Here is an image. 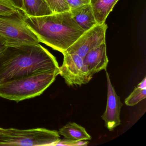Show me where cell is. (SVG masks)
<instances>
[{"label":"cell","mask_w":146,"mask_h":146,"mask_svg":"<svg viewBox=\"0 0 146 146\" xmlns=\"http://www.w3.org/2000/svg\"><path fill=\"white\" fill-rule=\"evenodd\" d=\"M58 75V72H44L0 84V97L18 102L39 96Z\"/></svg>","instance_id":"cell-3"},{"label":"cell","mask_w":146,"mask_h":146,"mask_svg":"<svg viewBox=\"0 0 146 146\" xmlns=\"http://www.w3.org/2000/svg\"><path fill=\"white\" fill-rule=\"evenodd\" d=\"M70 9L90 4V0H66Z\"/></svg>","instance_id":"cell-18"},{"label":"cell","mask_w":146,"mask_h":146,"mask_svg":"<svg viewBox=\"0 0 146 146\" xmlns=\"http://www.w3.org/2000/svg\"><path fill=\"white\" fill-rule=\"evenodd\" d=\"M88 142L86 141H75L64 138L54 144V146H87Z\"/></svg>","instance_id":"cell-17"},{"label":"cell","mask_w":146,"mask_h":146,"mask_svg":"<svg viewBox=\"0 0 146 146\" xmlns=\"http://www.w3.org/2000/svg\"><path fill=\"white\" fill-rule=\"evenodd\" d=\"M23 19L40 42L62 54L85 32L70 11L40 17L23 14Z\"/></svg>","instance_id":"cell-2"},{"label":"cell","mask_w":146,"mask_h":146,"mask_svg":"<svg viewBox=\"0 0 146 146\" xmlns=\"http://www.w3.org/2000/svg\"><path fill=\"white\" fill-rule=\"evenodd\" d=\"M8 46L7 41L4 37L0 36V54Z\"/></svg>","instance_id":"cell-19"},{"label":"cell","mask_w":146,"mask_h":146,"mask_svg":"<svg viewBox=\"0 0 146 146\" xmlns=\"http://www.w3.org/2000/svg\"><path fill=\"white\" fill-rule=\"evenodd\" d=\"M84 63L92 75L106 70L108 63L106 42L88 52L84 57Z\"/></svg>","instance_id":"cell-9"},{"label":"cell","mask_w":146,"mask_h":146,"mask_svg":"<svg viewBox=\"0 0 146 146\" xmlns=\"http://www.w3.org/2000/svg\"><path fill=\"white\" fill-rule=\"evenodd\" d=\"M60 140L56 130L44 128L20 130L0 128V146H54Z\"/></svg>","instance_id":"cell-4"},{"label":"cell","mask_w":146,"mask_h":146,"mask_svg":"<svg viewBox=\"0 0 146 146\" xmlns=\"http://www.w3.org/2000/svg\"><path fill=\"white\" fill-rule=\"evenodd\" d=\"M23 13L10 0H0V15L9 16Z\"/></svg>","instance_id":"cell-15"},{"label":"cell","mask_w":146,"mask_h":146,"mask_svg":"<svg viewBox=\"0 0 146 146\" xmlns=\"http://www.w3.org/2000/svg\"><path fill=\"white\" fill-rule=\"evenodd\" d=\"M146 97V78L142 81L132 93L125 99V103L129 106H134Z\"/></svg>","instance_id":"cell-14"},{"label":"cell","mask_w":146,"mask_h":146,"mask_svg":"<svg viewBox=\"0 0 146 146\" xmlns=\"http://www.w3.org/2000/svg\"><path fill=\"white\" fill-rule=\"evenodd\" d=\"M56 58L40 43L7 46L0 54V84L40 72H58Z\"/></svg>","instance_id":"cell-1"},{"label":"cell","mask_w":146,"mask_h":146,"mask_svg":"<svg viewBox=\"0 0 146 146\" xmlns=\"http://www.w3.org/2000/svg\"><path fill=\"white\" fill-rule=\"evenodd\" d=\"M53 13L69 11L70 8L66 0H45Z\"/></svg>","instance_id":"cell-16"},{"label":"cell","mask_w":146,"mask_h":146,"mask_svg":"<svg viewBox=\"0 0 146 146\" xmlns=\"http://www.w3.org/2000/svg\"><path fill=\"white\" fill-rule=\"evenodd\" d=\"M106 74L107 80V102L106 111L102 116V118L105 121V126L112 131L121 124L120 114L123 104L112 84L109 74L106 71Z\"/></svg>","instance_id":"cell-8"},{"label":"cell","mask_w":146,"mask_h":146,"mask_svg":"<svg viewBox=\"0 0 146 146\" xmlns=\"http://www.w3.org/2000/svg\"><path fill=\"white\" fill-rule=\"evenodd\" d=\"M24 14L0 15V36L7 40L8 46L40 43L37 36L23 19Z\"/></svg>","instance_id":"cell-5"},{"label":"cell","mask_w":146,"mask_h":146,"mask_svg":"<svg viewBox=\"0 0 146 146\" xmlns=\"http://www.w3.org/2000/svg\"><path fill=\"white\" fill-rule=\"evenodd\" d=\"M118 1L90 0V5L97 24L105 23L108 16Z\"/></svg>","instance_id":"cell-11"},{"label":"cell","mask_w":146,"mask_h":146,"mask_svg":"<svg viewBox=\"0 0 146 146\" xmlns=\"http://www.w3.org/2000/svg\"><path fill=\"white\" fill-rule=\"evenodd\" d=\"M107 28L106 23L96 25L85 31L66 50V52L78 54L83 58L90 50L106 42V31Z\"/></svg>","instance_id":"cell-7"},{"label":"cell","mask_w":146,"mask_h":146,"mask_svg":"<svg viewBox=\"0 0 146 146\" xmlns=\"http://www.w3.org/2000/svg\"><path fill=\"white\" fill-rule=\"evenodd\" d=\"M73 19L86 31L97 25L90 4L70 9Z\"/></svg>","instance_id":"cell-10"},{"label":"cell","mask_w":146,"mask_h":146,"mask_svg":"<svg viewBox=\"0 0 146 146\" xmlns=\"http://www.w3.org/2000/svg\"><path fill=\"white\" fill-rule=\"evenodd\" d=\"M23 12V0H10Z\"/></svg>","instance_id":"cell-20"},{"label":"cell","mask_w":146,"mask_h":146,"mask_svg":"<svg viewBox=\"0 0 146 146\" xmlns=\"http://www.w3.org/2000/svg\"><path fill=\"white\" fill-rule=\"evenodd\" d=\"M64 61L59 67L58 74L69 86H81L89 82L93 75L88 70L83 60L79 55L67 52L63 53Z\"/></svg>","instance_id":"cell-6"},{"label":"cell","mask_w":146,"mask_h":146,"mask_svg":"<svg viewBox=\"0 0 146 146\" xmlns=\"http://www.w3.org/2000/svg\"><path fill=\"white\" fill-rule=\"evenodd\" d=\"M58 133L64 138L72 141H87L92 138L85 128L74 122L68 123L60 129Z\"/></svg>","instance_id":"cell-13"},{"label":"cell","mask_w":146,"mask_h":146,"mask_svg":"<svg viewBox=\"0 0 146 146\" xmlns=\"http://www.w3.org/2000/svg\"><path fill=\"white\" fill-rule=\"evenodd\" d=\"M23 13L29 17H40L53 14L45 0H23Z\"/></svg>","instance_id":"cell-12"}]
</instances>
